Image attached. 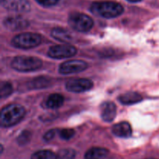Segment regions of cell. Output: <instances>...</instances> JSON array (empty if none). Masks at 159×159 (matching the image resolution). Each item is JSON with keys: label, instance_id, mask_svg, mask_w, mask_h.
<instances>
[{"label": "cell", "instance_id": "30bf717a", "mask_svg": "<svg viewBox=\"0 0 159 159\" xmlns=\"http://www.w3.org/2000/svg\"><path fill=\"white\" fill-rule=\"evenodd\" d=\"M3 23L9 31L23 30L29 26V22L22 17H9L5 19Z\"/></svg>", "mask_w": 159, "mask_h": 159}, {"label": "cell", "instance_id": "d4e9b609", "mask_svg": "<svg viewBox=\"0 0 159 159\" xmlns=\"http://www.w3.org/2000/svg\"><path fill=\"white\" fill-rule=\"evenodd\" d=\"M130 2H141V0H127Z\"/></svg>", "mask_w": 159, "mask_h": 159}, {"label": "cell", "instance_id": "cb8c5ba5", "mask_svg": "<svg viewBox=\"0 0 159 159\" xmlns=\"http://www.w3.org/2000/svg\"><path fill=\"white\" fill-rule=\"evenodd\" d=\"M55 133H56L55 129H51V130L48 131V132L44 134V136H43V139H44V140H46V141H50V140H51L53 138H54V136H55Z\"/></svg>", "mask_w": 159, "mask_h": 159}, {"label": "cell", "instance_id": "ba28073f", "mask_svg": "<svg viewBox=\"0 0 159 159\" xmlns=\"http://www.w3.org/2000/svg\"><path fill=\"white\" fill-rule=\"evenodd\" d=\"M88 64L82 60H70L63 62L59 67V73L68 75L79 73L86 70Z\"/></svg>", "mask_w": 159, "mask_h": 159}, {"label": "cell", "instance_id": "5b68a950", "mask_svg": "<svg viewBox=\"0 0 159 159\" xmlns=\"http://www.w3.org/2000/svg\"><path fill=\"white\" fill-rule=\"evenodd\" d=\"M68 23L73 29L80 32H87L93 26V20L89 16L81 12H74L69 16Z\"/></svg>", "mask_w": 159, "mask_h": 159}, {"label": "cell", "instance_id": "277c9868", "mask_svg": "<svg viewBox=\"0 0 159 159\" xmlns=\"http://www.w3.org/2000/svg\"><path fill=\"white\" fill-rule=\"evenodd\" d=\"M41 42V37L36 33H21L12 38V43L15 47L22 49H29L37 47Z\"/></svg>", "mask_w": 159, "mask_h": 159}, {"label": "cell", "instance_id": "6da1fadb", "mask_svg": "<svg viewBox=\"0 0 159 159\" xmlns=\"http://www.w3.org/2000/svg\"><path fill=\"white\" fill-rule=\"evenodd\" d=\"M25 115V109L20 104H12L3 108L0 114L2 126L9 127L18 123Z\"/></svg>", "mask_w": 159, "mask_h": 159}, {"label": "cell", "instance_id": "ffe728a7", "mask_svg": "<svg viewBox=\"0 0 159 159\" xmlns=\"http://www.w3.org/2000/svg\"><path fill=\"white\" fill-rule=\"evenodd\" d=\"M12 86L10 83L2 81L1 83V87H0V93H1V98H4L9 96L12 93Z\"/></svg>", "mask_w": 159, "mask_h": 159}, {"label": "cell", "instance_id": "d6986e66", "mask_svg": "<svg viewBox=\"0 0 159 159\" xmlns=\"http://www.w3.org/2000/svg\"><path fill=\"white\" fill-rule=\"evenodd\" d=\"M75 151L71 148L60 150L57 154V159H75Z\"/></svg>", "mask_w": 159, "mask_h": 159}, {"label": "cell", "instance_id": "5bb4252c", "mask_svg": "<svg viewBox=\"0 0 159 159\" xmlns=\"http://www.w3.org/2000/svg\"><path fill=\"white\" fill-rule=\"evenodd\" d=\"M109 151L103 147H92L86 151L85 159H106Z\"/></svg>", "mask_w": 159, "mask_h": 159}, {"label": "cell", "instance_id": "4fadbf2b", "mask_svg": "<svg viewBox=\"0 0 159 159\" xmlns=\"http://www.w3.org/2000/svg\"><path fill=\"white\" fill-rule=\"evenodd\" d=\"M120 102L122 104L129 105V104H137L143 100L142 96L138 92H127V93L123 94L118 98Z\"/></svg>", "mask_w": 159, "mask_h": 159}, {"label": "cell", "instance_id": "9a60e30c", "mask_svg": "<svg viewBox=\"0 0 159 159\" xmlns=\"http://www.w3.org/2000/svg\"><path fill=\"white\" fill-rule=\"evenodd\" d=\"M51 35L56 40L61 42H68L71 40V36L68 31L61 27H55L51 31Z\"/></svg>", "mask_w": 159, "mask_h": 159}, {"label": "cell", "instance_id": "52a82bcc", "mask_svg": "<svg viewBox=\"0 0 159 159\" xmlns=\"http://www.w3.org/2000/svg\"><path fill=\"white\" fill-rule=\"evenodd\" d=\"M93 83L85 78H76L68 80L66 84V89L73 93H82L93 88Z\"/></svg>", "mask_w": 159, "mask_h": 159}, {"label": "cell", "instance_id": "2e32d148", "mask_svg": "<svg viewBox=\"0 0 159 159\" xmlns=\"http://www.w3.org/2000/svg\"><path fill=\"white\" fill-rule=\"evenodd\" d=\"M64 103V97L59 94H53L48 97L46 101L47 107L50 108H58Z\"/></svg>", "mask_w": 159, "mask_h": 159}, {"label": "cell", "instance_id": "7c38bea8", "mask_svg": "<svg viewBox=\"0 0 159 159\" xmlns=\"http://www.w3.org/2000/svg\"><path fill=\"white\" fill-rule=\"evenodd\" d=\"M112 132L116 137L127 138V137H130L131 136L132 129L128 123L122 122V123L114 125L113 126V129H112Z\"/></svg>", "mask_w": 159, "mask_h": 159}, {"label": "cell", "instance_id": "7a4b0ae2", "mask_svg": "<svg viewBox=\"0 0 159 159\" xmlns=\"http://www.w3.org/2000/svg\"><path fill=\"white\" fill-rule=\"evenodd\" d=\"M92 12L104 18H114L121 15L124 8L120 4L115 2H98L92 4Z\"/></svg>", "mask_w": 159, "mask_h": 159}, {"label": "cell", "instance_id": "8fae6325", "mask_svg": "<svg viewBox=\"0 0 159 159\" xmlns=\"http://www.w3.org/2000/svg\"><path fill=\"white\" fill-rule=\"evenodd\" d=\"M101 116L106 122H112L116 115V107L111 101H106L102 103L100 107Z\"/></svg>", "mask_w": 159, "mask_h": 159}, {"label": "cell", "instance_id": "484cf974", "mask_svg": "<svg viewBox=\"0 0 159 159\" xmlns=\"http://www.w3.org/2000/svg\"><path fill=\"white\" fill-rule=\"evenodd\" d=\"M148 159H155V158H148Z\"/></svg>", "mask_w": 159, "mask_h": 159}, {"label": "cell", "instance_id": "ac0fdd59", "mask_svg": "<svg viewBox=\"0 0 159 159\" xmlns=\"http://www.w3.org/2000/svg\"><path fill=\"white\" fill-rule=\"evenodd\" d=\"M30 159H57V154L49 150H41L34 153Z\"/></svg>", "mask_w": 159, "mask_h": 159}, {"label": "cell", "instance_id": "8992f818", "mask_svg": "<svg viewBox=\"0 0 159 159\" xmlns=\"http://www.w3.org/2000/svg\"><path fill=\"white\" fill-rule=\"evenodd\" d=\"M77 49L71 45H58L51 47L48 50V55L53 59H65L74 56Z\"/></svg>", "mask_w": 159, "mask_h": 159}, {"label": "cell", "instance_id": "e0dca14e", "mask_svg": "<svg viewBox=\"0 0 159 159\" xmlns=\"http://www.w3.org/2000/svg\"><path fill=\"white\" fill-rule=\"evenodd\" d=\"M50 84H51V80L49 78L40 76L30 81L28 83V87L30 89H41L49 87Z\"/></svg>", "mask_w": 159, "mask_h": 159}, {"label": "cell", "instance_id": "603a6c76", "mask_svg": "<svg viewBox=\"0 0 159 159\" xmlns=\"http://www.w3.org/2000/svg\"><path fill=\"white\" fill-rule=\"evenodd\" d=\"M36 1L41 6L49 7V6H52L57 4L59 0H36Z\"/></svg>", "mask_w": 159, "mask_h": 159}, {"label": "cell", "instance_id": "44dd1931", "mask_svg": "<svg viewBox=\"0 0 159 159\" xmlns=\"http://www.w3.org/2000/svg\"><path fill=\"white\" fill-rule=\"evenodd\" d=\"M75 130L72 129H63L60 131V136L64 140H70L74 136Z\"/></svg>", "mask_w": 159, "mask_h": 159}, {"label": "cell", "instance_id": "9c48e42d", "mask_svg": "<svg viewBox=\"0 0 159 159\" xmlns=\"http://www.w3.org/2000/svg\"><path fill=\"white\" fill-rule=\"evenodd\" d=\"M2 6L14 12H28L30 9V4L27 0H2Z\"/></svg>", "mask_w": 159, "mask_h": 159}, {"label": "cell", "instance_id": "3957f363", "mask_svg": "<svg viewBox=\"0 0 159 159\" xmlns=\"http://www.w3.org/2000/svg\"><path fill=\"white\" fill-rule=\"evenodd\" d=\"M14 70L20 72H30L40 69L42 62L40 59L31 56H17L11 63Z\"/></svg>", "mask_w": 159, "mask_h": 159}, {"label": "cell", "instance_id": "7402d4cb", "mask_svg": "<svg viewBox=\"0 0 159 159\" xmlns=\"http://www.w3.org/2000/svg\"><path fill=\"white\" fill-rule=\"evenodd\" d=\"M30 139V132L29 131H23L18 137V143L20 144H24V143H27Z\"/></svg>", "mask_w": 159, "mask_h": 159}]
</instances>
